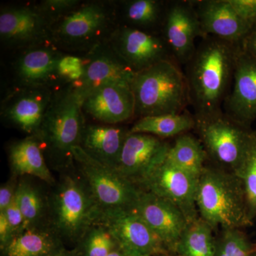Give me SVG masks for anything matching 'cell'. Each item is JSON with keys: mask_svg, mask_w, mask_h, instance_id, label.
Listing matches in <instances>:
<instances>
[{"mask_svg": "<svg viewBox=\"0 0 256 256\" xmlns=\"http://www.w3.org/2000/svg\"><path fill=\"white\" fill-rule=\"evenodd\" d=\"M160 34L175 62L186 66L196 52L197 37L206 38L193 1H168Z\"/></svg>", "mask_w": 256, "mask_h": 256, "instance_id": "cell-15", "label": "cell"}, {"mask_svg": "<svg viewBox=\"0 0 256 256\" xmlns=\"http://www.w3.org/2000/svg\"><path fill=\"white\" fill-rule=\"evenodd\" d=\"M129 132L130 128L124 126L90 124L86 120L79 146L94 160L116 170Z\"/></svg>", "mask_w": 256, "mask_h": 256, "instance_id": "cell-22", "label": "cell"}, {"mask_svg": "<svg viewBox=\"0 0 256 256\" xmlns=\"http://www.w3.org/2000/svg\"><path fill=\"white\" fill-rule=\"evenodd\" d=\"M236 12L245 21L256 22V0H228Z\"/></svg>", "mask_w": 256, "mask_h": 256, "instance_id": "cell-36", "label": "cell"}, {"mask_svg": "<svg viewBox=\"0 0 256 256\" xmlns=\"http://www.w3.org/2000/svg\"><path fill=\"white\" fill-rule=\"evenodd\" d=\"M193 3L205 37L240 45L254 24L240 18L228 0H198Z\"/></svg>", "mask_w": 256, "mask_h": 256, "instance_id": "cell-21", "label": "cell"}, {"mask_svg": "<svg viewBox=\"0 0 256 256\" xmlns=\"http://www.w3.org/2000/svg\"><path fill=\"white\" fill-rule=\"evenodd\" d=\"M130 256L127 252H124V249L119 247L118 248L116 249L114 252H110L108 256Z\"/></svg>", "mask_w": 256, "mask_h": 256, "instance_id": "cell-40", "label": "cell"}, {"mask_svg": "<svg viewBox=\"0 0 256 256\" xmlns=\"http://www.w3.org/2000/svg\"><path fill=\"white\" fill-rule=\"evenodd\" d=\"M240 47L246 53L256 60V22L242 40Z\"/></svg>", "mask_w": 256, "mask_h": 256, "instance_id": "cell-38", "label": "cell"}, {"mask_svg": "<svg viewBox=\"0 0 256 256\" xmlns=\"http://www.w3.org/2000/svg\"><path fill=\"white\" fill-rule=\"evenodd\" d=\"M254 252V244L242 229H223L216 238L214 256H250Z\"/></svg>", "mask_w": 256, "mask_h": 256, "instance_id": "cell-31", "label": "cell"}, {"mask_svg": "<svg viewBox=\"0 0 256 256\" xmlns=\"http://www.w3.org/2000/svg\"><path fill=\"white\" fill-rule=\"evenodd\" d=\"M73 156L76 169L86 183L100 212L136 210L141 190L134 183L117 170L94 160L80 146L74 148Z\"/></svg>", "mask_w": 256, "mask_h": 256, "instance_id": "cell-9", "label": "cell"}, {"mask_svg": "<svg viewBox=\"0 0 256 256\" xmlns=\"http://www.w3.org/2000/svg\"><path fill=\"white\" fill-rule=\"evenodd\" d=\"M118 26L116 0H80L52 24V42L67 54L80 56L108 41Z\"/></svg>", "mask_w": 256, "mask_h": 256, "instance_id": "cell-3", "label": "cell"}, {"mask_svg": "<svg viewBox=\"0 0 256 256\" xmlns=\"http://www.w3.org/2000/svg\"><path fill=\"white\" fill-rule=\"evenodd\" d=\"M196 204L200 218L214 229H242L254 224L242 180L215 165H206L198 178Z\"/></svg>", "mask_w": 256, "mask_h": 256, "instance_id": "cell-4", "label": "cell"}, {"mask_svg": "<svg viewBox=\"0 0 256 256\" xmlns=\"http://www.w3.org/2000/svg\"><path fill=\"white\" fill-rule=\"evenodd\" d=\"M8 159L12 175L21 178L30 175L53 186L56 180L36 136H26L8 146Z\"/></svg>", "mask_w": 256, "mask_h": 256, "instance_id": "cell-23", "label": "cell"}, {"mask_svg": "<svg viewBox=\"0 0 256 256\" xmlns=\"http://www.w3.org/2000/svg\"><path fill=\"white\" fill-rule=\"evenodd\" d=\"M76 247L80 256H107L120 246L108 229L95 222Z\"/></svg>", "mask_w": 256, "mask_h": 256, "instance_id": "cell-30", "label": "cell"}, {"mask_svg": "<svg viewBox=\"0 0 256 256\" xmlns=\"http://www.w3.org/2000/svg\"><path fill=\"white\" fill-rule=\"evenodd\" d=\"M95 222L108 229L120 247L130 256L170 252L136 210L100 212Z\"/></svg>", "mask_w": 256, "mask_h": 256, "instance_id": "cell-13", "label": "cell"}, {"mask_svg": "<svg viewBox=\"0 0 256 256\" xmlns=\"http://www.w3.org/2000/svg\"><path fill=\"white\" fill-rule=\"evenodd\" d=\"M108 42L134 74L163 60H174L160 34L118 25Z\"/></svg>", "mask_w": 256, "mask_h": 256, "instance_id": "cell-16", "label": "cell"}, {"mask_svg": "<svg viewBox=\"0 0 256 256\" xmlns=\"http://www.w3.org/2000/svg\"><path fill=\"white\" fill-rule=\"evenodd\" d=\"M52 18L38 2L10 3L0 9V42L8 53L52 42Z\"/></svg>", "mask_w": 256, "mask_h": 256, "instance_id": "cell-10", "label": "cell"}, {"mask_svg": "<svg viewBox=\"0 0 256 256\" xmlns=\"http://www.w3.org/2000/svg\"><path fill=\"white\" fill-rule=\"evenodd\" d=\"M239 45L214 36L202 38L185 66L188 102L195 118L223 112L233 84Z\"/></svg>", "mask_w": 256, "mask_h": 256, "instance_id": "cell-1", "label": "cell"}, {"mask_svg": "<svg viewBox=\"0 0 256 256\" xmlns=\"http://www.w3.org/2000/svg\"><path fill=\"white\" fill-rule=\"evenodd\" d=\"M46 256H80V252L76 247H74L73 249H67L62 246Z\"/></svg>", "mask_w": 256, "mask_h": 256, "instance_id": "cell-39", "label": "cell"}, {"mask_svg": "<svg viewBox=\"0 0 256 256\" xmlns=\"http://www.w3.org/2000/svg\"><path fill=\"white\" fill-rule=\"evenodd\" d=\"M254 250H256V242L254 244Z\"/></svg>", "mask_w": 256, "mask_h": 256, "instance_id": "cell-43", "label": "cell"}, {"mask_svg": "<svg viewBox=\"0 0 256 256\" xmlns=\"http://www.w3.org/2000/svg\"><path fill=\"white\" fill-rule=\"evenodd\" d=\"M80 0H42L38 4L54 22L80 3Z\"/></svg>", "mask_w": 256, "mask_h": 256, "instance_id": "cell-33", "label": "cell"}, {"mask_svg": "<svg viewBox=\"0 0 256 256\" xmlns=\"http://www.w3.org/2000/svg\"><path fill=\"white\" fill-rule=\"evenodd\" d=\"M86 119L116 126L134 118V96L130 86L110 84L96 89L82 101Z\"/></svg>", "mask_w": 256, "mask_h": 256, "instance_id": "cell-19", "label": "cell"}, {"mask_svg": "<svg viewBox=\"0 0 256 256\" xmlns=\"http://www.w3.org/2000/svg\"><path fill=\"white\" fill-rule=\"evenodd\" d=\"M214 229L198 218L188 224L178 242L176 254L183 256H214L216 238Z\"/></svg>", "mask_w": 256, "mask_h": 256, "instance_id": "cell-29", "label": "cell"}, {"mask_svg": "<svg viewBox=\"0 0 256 256\" xmlns=\"http://www.w3.org/2000/svg\"><path fill=\"white\" fill-rule=\"evenodd\" d=\"M14 238V232L3 212H0V250H3Z\"/></svg>", "mask_w": 256, "mask_h": 256, "instance_id": "cell-37", "label": "cell"}, {"mask_svg": "<svg viewBox=\"0 0 256 256\" xmlns=\"http://www.w3.org/2000/svg\"><path fill=\"white\" fill-rule=\"evenodd\" d=\"M166 3L164 0H116L118 25L160 34Z\"/></svg>", "mask_w": 256, "mask_h": 256, "instance_id": "cell-24", "label": "cell"}, {"mask_svg": "<svg viewBox=\"0 0 256 256\" xmlns=\"http://www.w3.org/2000/svg\"><path fill=\"white\" fill-rule=\"evenodd\" d=\"M80 74L69 82L80 102L96 89L110 84L130 86L134 72L114 52L108 42L80 56Z\"/></svg>", "mask_w": 256, "mask_h": 256, "instance_id": "cell-11", "label": "cell"}, {"mask_svg": "<svg viewBox=\"0 0 256 256\" xmlns=\"http://www.w3.org/2000/svg\"><path fill=\"white\" fill-rule=\"evenodd\" d=\"M198 180L165 160L137 186L172 203L190 223L200 218L196 204Z\"/></svg>", "mask_w": 256, "mask_h": 256, "instance_id": "cell-14", "label": "cell"}, {"mask_svg": "<svg viewBox=\"0 0 256 256\" xmlns=\"http://www.w3.org/2000/svg\"><path fill=\"white\" fill-rule=\"evenodd\" d=\"M62 173L48 196V224L64 244L76 247L95 223L100 210L75 166Z\"/></svg>", "mask_w": 256, "mask_h": 256, "instance_id": "cell-5", "label": "cell"}, {"mask_svg": "<svg viewBox=\"0 0 256 256\" xmlns=\"http://www.w3.org/2000/svg\"><path fill=\"white\" fill-rule=\"evenodd\" d=\"M86 119L70 84L54 90L36 137L47 163L60 172L74 168L73 149L80 146Z\"/></svg>", "mask_w": 256, "mask_h": 256, "instance_id": "cell-2", "label": "cell"}, {"mask_svg": "<svg viewBox=\"0 0 256 256\" xmlns=\"http://www.w3.org/2000/svg\"><path fill=\"white\" fill-rule=\"evenodd\" d=\"M256 256V250H254V252H252V256Z\"/></svg>", "mask_w": 256, "mask_h": 256, "instance_id": "cell-42", "label": "cell"}, {"mask_svg": "<svg viewBox=\"0 0 256 256\" xmlns=\"http://www.w3.org/2000/svg\"><path fill=\"white\" fill-rule=\"evenodd\" d=\"M136 210L166 250L176 252L178 242L188 224L181 210L168 200L142 190Z\"/></svg>", "mask_w": 256, "mask_h": 256, "instance_id": "cell-20", "label": "cell"}, {"mask_svg": "<svg viewBox=\"0 0 256 256\" xmlns=\"http://www.w3.org/2000/svg\"><path fill=\"white\" fill-rule=\"evenodd\" d=\"M54 90L44 87L8 86L0 104L2 121L26 136H36Z\"/></svg>", "mask_w": 256, "mask_h": 256, "instance_id": "cell-12", "label": "cell"}, {"mask_svg": "<svg viewBox=\"0 0 256 256\" xmlns=\"http://www.w3.org/2000/svg\"><path fill=\"white\" fill-rule=\"evenodd\" d=\"M195 120L194 130L208 159L215 166L236 174L246 156L254 130L234 120L224 111Z\"/></svg>", "mask_w": 256, "mask_h": 256, "instance_id": "cell-8", "label": "cell"}, {"mask_svg": "<svg viewBox=\"0 0 256 256\" xmlns=\"http://www.w3.org/2000/svg\"><path fill=\"white\" fill-rule=\"evenodd\" d=\"M6 216V220L9 222L14 236L24 230V220L20 207L18 206V200L15 196L14 200L8 208L3 212Z\"/></svg>", "mask_w": 256, "mask_h": 256, "instance_id": "cell-35", "label": "cell"}, {"mask_svg": "<svg viewBox=\"0 0 256 256\" xmlns=\"http://www.w3.org/2000/svg\"><path fill=\"white\" fill-rule=\"evenodd\" d=\"M130 88L138 119L182 114L190 106L186 77L174 60H163L134 74Z\"/></svg>", "mask_w": 256, "mask_h": 256, "instance_id": "cell-6", "label": "cell"}, {"mask_svg": "<svg viewBox=\"0 0 256 256\" xmlns=\"http://www.w3.org/2000/svg\"><path fill=\"white\" fill-rule=\"evenodd\" d=\"M166 160L176 168L198 178L208 160L201 141L188 133L181 134L170 146Z\"/></svg>", "mask_w": 256, "mask_h": 256, "instance_id": "cell-27", "label": "cell"}, {"mask_svg": "<svg viewBox=\"0 0 256 256\" xmlns=\"http://www.w3.org/2000/svg\"><path fill=\"white\" fill-rule=\"evenodd\" d=\"M8 86L44 87L56 90L72 80L67 54L52 42L9 53Z\"/></svg>", "mask_w": 256, "mask_h": 256, "instance_id": "cell-7", "label": "cell"}, {"mask_svg": "<svg viewBox=\"0 0 256 256\" xmlns=\"http://www.w3.org/2000/svg\"><path fill=\"white\" fill-rule=\"evenodd\" d=\"M236 175L244 184L249 215L254 222L256 218V128L252 132L246 159Z\"/></svg>", "mask_w": 256, "mask_h": 256, "instance_id": "cell-32", "label": "cell"}, {"mask_svg": "<svg viewBox=\"0 0 256 256\" xmlns=\"http://www.w3.org/2000/svg\"><path fill=\"white\" fill-rule=\"evenodd\" d=\"M194 116L188 111L180 114H164L148 116L136 121L130 132L151 134L160 139L178 137L194 130Z\"/></svg>", "mask_w": 256, "mask_h": 256, "instance_id": "cell-26", "label": "cell"}, {"mask_svg": "<svg viewBox=\"0 0 256 256\" xmlns=\"http://www.w3.org/2000/svg\"><path fill=\"white\" fill-rule=\"evenodd\" d=\"M64 246L48 224L24 230L15 236L1 256H46Z\"/></svg>", "mask_w": 256, "mask_h": 256, "instance_id": "cell-25", "label": "cell"}, {"mask_svg": "<svg viewBox=\"0 0 256 256\" xmlns=\"http://www.w3.org/2000/svg\"><path fill=\"white\" fill-rule=\"evenodd\" d=\"M224 101L223 111L239 124L252 128L256 120V60L239 45L233 84Z\"/></svg>", "mask_w": 256, "mask_h": 256, "instance_id": "cell-18", "label": "cell"}, {"mask_svg": "<svg viewBox=\"0 0 256 256\" xmlns=\"http://www.w3.org/2000/svg\"><path fill=\"white\" fill-rule=\"evenodd\" d=\"M154 256H183L180 255V254H176V252H166V254H159Z\"/></svg>", "mask_w": 256, "mask_h": 256, "instance_id": "cell-41", "label": "cell"}, {"mask_svg": "<svg viewBox=\"0 0 256 256\" xmlns=\"http://www.w3.org/2000/svg\"><path fill=\"white\" fill-rule=\"evenodd\" d=\"M16 198L24 220V230L48 224V198L40 188L20 178Z\"/></svg>", "mask_w": 256, "mask_h": 256, "instance_id": "cell-28", "label": "cell"}, {"mask_svg": "<svg viewBox=\"0 0 256 256\" xmlns=\"http://www.w3.org/2000/svg\"><path fill=\"white\" fill-rule=\"evenodd\" d=\"M170 146L151 134L129 132L116 170L137 186L166 160Z\"/></svg>", "mask_w": 256, "mask_h": 256, "instance_id": "cell-17", "label": "cell"}, {"mask_svg": "<svg viewBox=\"0 0 256 256\" xmlns=\"http://www.w3.org/2000/svg\"><path fill=\"white\" fill-rule=\"evenodd\" d=\"M20 178L12 175L6 182L0 186V212H4L16 196Z\"/></svg>", "mask_w": 256, "mask_h": 256, "instance_id": "cell-34", "label": "cell"}]
</instances>
